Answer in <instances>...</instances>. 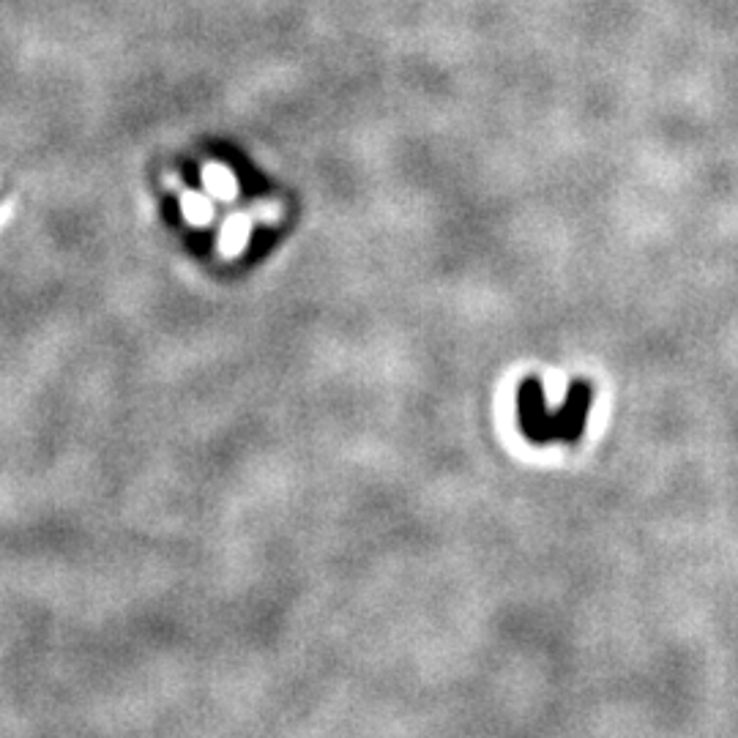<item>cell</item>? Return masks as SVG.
I'll return each instance as SVG.
<instances>
[{
  "label": "cell",
  "instance_id": "6da1fadb",
  "mask_svg": "<svg viewBox=\"0 0 738 738\" xmlns=\"http://www.w3.org/2000/svg\"><path fill=\"white\" fill-rule=\"evenodd\" d=\"M594 400V386L588 380H572L566 391V402L561 408L550 413L544 402V389L539 378H525L517 391V421L520 430L536 446L547 443H580L588 419V408Z\"/></svg>",
  "mask_w": 738,
  "mask_h": 738
},
{
  "label": "cell",
  "instance_id": "7a4b0ae2",
  "mask_svg": "<svg viewBox=\"0 0 738 738\" xmlns=\"http://www.w3.org/2000/svg\"><path fill=\"white\" fill-rule=\"evenodd\" d=\"M249 244V219L241 214L230 216L222 227V238H219V249L225 252V255H238L244 246Z\"/></svg>",
  "mask_w": 738,
  "mask_h": 738
},
{
  "label": "cell",
  "instance_id": "3957f363",
  "mask_svg": "<svg viewBox=\"0 0 738 738\" xmlns=\"http://www.w3.org/2000/svg\"><path fill=\"white\" fill-rule=\"evenodd\" d=\"M203 184L205 189L211 192L214 197H219V200H233L236 197V178H233V173L227 170V167H222V164H208L203 170Z\"/></svg>",
  "mask_w": 738,
  "mask_h": 738
},
{
  "label": "cell",
  "instance_id": "277c9868",
  "mask_svg": "<svg viewBox=\"0 0 738 738\" xmlns=\"http://www.w3.org/2000/svg\"><path fill=\"white\" fill-rule=\"evenodd\" d=\"M184 216L192 225H208L211 216H214V205L211 200L197 192H186L184 195Z\"/></svg>",
  "mask_w": 738,
  "mask_h": 738
}]
</instances>
